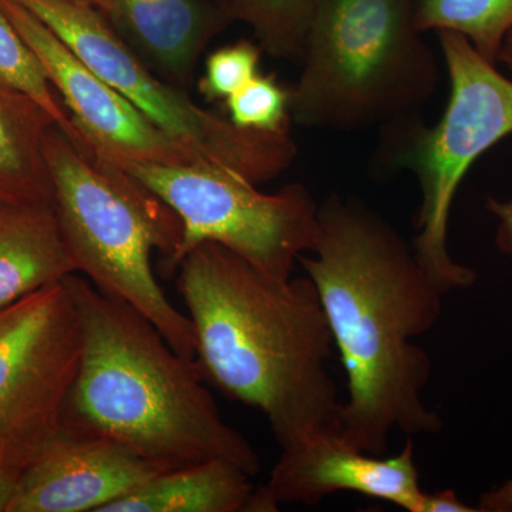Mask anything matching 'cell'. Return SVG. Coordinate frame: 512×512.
<instances>
[{"mask_svg":"<svg viewBox=\"0 0 512 512\" xmlns=\"http://www.w3.org/2000/svg\"><path fill=\"white\" fill-rule=\"evenodd\" d=\"M414 25L421 33H458L484 59L497 64L501 46L512 30V0H419Z\"/></svg>","mask_w":512,"mask_h":512,"instance_id":"cell-17","label":"cell"},{"mask_svg":"<svg viewBox=\"0 0 512 512\" xmlns=\"http://www.w3.org/2000/svg\"><path fill=\"white\" fill-rule=\"evenodd\" d=\"M298 262L348 375L340 436L382 457L394 430L412 437L443 429L423 400L430 357L412 340L434 328L444 293L414 249L362 202L332 195L319 205L315 244Z\"/></svg>","mask_w":512,"mask_h":512,"instance_id":"cell-1","label":"cell"},{"mask_svg":"<svg viewBox=\"0 0 512 512\" xmlns=\"http://www.w3.org/2000/svg\"><path fill=\"white\" fill-rule=\"evenodd\" d=\"M76 271L55 205L0 200V311Z\"/></svg>","mask_w":512,"mask_h":512,"instance_id":"cell-14","label":"cell"},{"mask_svg":"<svg viewBox=\"0 0 512 512\" xmlns=\"http://www.w3.org/2000/svg\"><path fill=\"white\" fill-rule=\"evenodd\" d=\"M261 46L239 40L207 57L198 90L208 101H225L259 74Z\"/></svg>","mask_w":512,"mask_h":512,"instance_id":"cell-21","label":"cell"},{"mask_svg":"<svg viewBox=\"0 0 512 512\" xmlns=\"http://www.w3.org/2000/svg\"><path fill=\"white\" fill-rule=\"evenodd\" d=\"M45 156L55 210L77 271L106 295L143 313L175 352L195 360L194 328L165 296L151 266L160 251L164 268L173 258L183 224L163 200L109 161L83 154L55 126Z\"/></svg>","mask_w":512,"mask_h":512,"instance_id":"cell-4","label":"cell"},{"mask_svg":"<svg viewBox=\"0 0 512 512\" xmlns=\"http://www.w3.org/2000/svg\"><path fill=\"white\" fill-rule=\"evenodd\" d=\"M228 119L247 130L281 133L291 119V90L274 76L258 74L241 90L225 100Z\"/></svg>","mask_w":512,"mask_h":512,"instance_id":"cell-20","label":"cell"},{"mask_svg":"<svg viewBox=\"0 0 512 512\" xmlns=\"http://www.w3.org/2000/svg\"><path fill=\"white\" fill-rule=\"evenodd\" d=\"M338 491L421 512L426 493L420 488L412 437L402 453L389 458L367 454L330 431L282 448L268 483L255 488L248 512L278 511L284 503L315 505Z\"/></svg>","mask_w":512,"mask_h":512,"instance_id":"cell-11","label":"cell"},{"mask_svg":"<svg viewBox=\"0 0 512 512\" xmlns=\"http://www.w3.org/2000/svg\"><path fill=\"white\" fill-rule=\"evenodd\" d=\"M177 271L204 379L261 410L281 448L339 433L335 342L311 279L276 278L217 242L192 249Z\"/></svg>","mask_w":512,"mask_h":512,"instance_id":"cell-2","label":"cell"},{"mask_svg":"<svg viewBox=\"0 0 512 512\" xmlns=\"http://www.w3.org/2000/svg\"><path fill=\"white\" fill-rule=\"evenodd\" d=\"M101 13L168 83L185 87L228 18L208 0H101Z\"/></svg>","mask_w":512,"mask_h":512,"instance_id":"cell-13","label":"cell"},{"mask_svg":"<svg viewBox=\"0 0 512 512\" xmlns=\"http://www.w3.org/2000/svg\"><path fill=\"white\" fill-rule=\"evenodd\" d=\"M450 79V99L433 127L417 123L404 131L397 167L409 168L421 191L414 254L443 293L476 282L473 269L448 251V222L461 181L498 141L512 134V82L466 37L437 32Z\"/></svg>","mask_w":512,"mask_h":512,"instance_id":"cell-6","label":"cell"},{"mask_svg":"<svg viewBox=\"0 0 512 512\" xmlns=\"http://www.w3.org/2000/svg\"><path fill=\"white\" fill-rule=\"evenodd\" d=\"M104 82L154 126L183 146L200 167L249 183L274 180L291 167L298 147L288 131L247 130L201 109L180 87L160 79L99 9L73 0H18Z\"/></svg>","mask_w":512,"mask_h":512,"instance_id":"cell-7","label":"cell"},{"mask_svg":"<svg viewBox=\"0 0 512 512\" xmlns=\"http://www.w3.org/2000/svg\"><path fill=\"white\" fill-rule=\"evenodd\" d=\"M114 165L156 194L183 224L167 274L198 245L217 242L266 274L288 279L299 256L315 244L319 205L301 184L265 194L245 178L211 168Z\"/></svg>","mask_w":512,"mask_h":512,"instance_id":"cell-8","label":"cell"},{"mask_svg":"<svg viewBox=\"0 0 512 512\" xmlns=\"http://www.w3.org/2000/svg\"><path fill=\"white\" fill-rule=\"evenodd\" d=\"M164 471L117 441L60 427L20 474L8 512H101Z\"/></svg>","mask_w":512,"mask_h":512,"instance_id":"cell-12","label":"cell"},{"mask_svg":"<svg viewBox=\"0 0 512 512\" xmlns=\"http://www.w3.org/2000/svg\"><path fill=\"white\" fill-rule=\"evenodd\" d=\"M228 20L252 29L268 55L301 63L306 36L319 0H215Z\"/></svg>","mask_w":512,"mask_h":512,"instance_id":"cell-18","label":"cell"},{"mask_svg":"<svg viewBox=\"0 0 512 512\" xmlns=\"http://www.w3.org/2000/svg\"><path fill=\"white\" fill-rule=\"evenodd\" d=\"M249 474L227 460L164 471L101 512H248Z\"/></svg>","mask_w":512,"mask_h":512,"instance_id":"cell-15","label":"cell"},{"mask_svg":"<svg viewBox=\"0 0 512 512\" xmlns=\"http://www.w3.org/2000/svg\"><path fill=\"white\" fill-rule=\"evenodd\" d=\"M498 62L504 63L512 72V30L505 37L503 46H501Z\"/></svg>","mask_w":512,"mask_h":512,"instance_id":"cell-26","label":"cell"},{"mask_svg":"<svg viewBox=\"0 0 512 512\" xmlns=\"http://www.w3.org/2000/svg\"><path fill=\"white\" fill-rule=\"evenodd\" d=\"M485 208L498 220L495 244L503 254L512 258V198L503 201L495 197H487Z\"/></svg>","mask_w":512,"mask_h":512,"instance_id":"cell-22","label":"cell"},{"mask_svg":"<svg viewBox=\"0 0 512 512\" xmlns=\"http://www.w3.org/2000/svg\"><path fill=\"white\" fill-rule=\"evenodd\" d=\"M73 2L84 3V5L93 6V8L99 9L101 12V8H103V2L101 0H73Z\"/></svg>","mask_w":512,"mask_h":512,"instance_id":"cell-27","label":"cell"},{"mask_svg":"<svg viewBox=\"0 0 512 512\" xmlns=\"http://www.w3.org/2000/svg\"><path fill=\"white\" fill-rule=\"evenodd\" d=\"M57 126L28 94L0 87V200L55 205L45 138Z\"/></svg>","mask_w":512,"mask_h":512,"instance_id":"cell-16","label":"cell"},{"mask_svg":"<svg viewBox=\"0 0 512 512\" xmlns=\"http://www.w3.org/2000/svg\"><path fill=\"white\" fill-rule=\"evenodd\" d=\"M80 349L64 279L0 311V470L22 474L60 430Z\"/></svg>","mask_w":512,"mask_h":512,"instance_id":"cell-9","label":"cell"},{"mask_svg":"<svg viewBox=\"0 0 512 512\" xmlns=\"http://www.w3.org/2000/svg\"><path fill=\"white\" fill-rule=\"evenodd\" d=\"M0 87L28 94L37 103L42 104L55 119L57 127L66 134L74 146L89 156L83 137L73 126L63 104L57 99L55 89L47 79L42 64L2 8H0Z\"/></svg>","mask_w":512,"mask_h":512,"instance_id":"cell-19","label":"cell"},{"mask_svg":"<svg viewBox=\"0 0 512 512\" xmlns=\"http://www.w3.org/2000/svg\"><path fill=\"white\" fill-rule=\"evenodd\" d=\"M79 318V369L62 429L123 444L165 471L227 460L255 476L258 454L222 420L197 360L175 352L130 303L64 278Z\"/></svg>","mask_w":512,"mask_h":512,"instance_id":"cell-3","label":"cell"},{"mask_svg":"<svg viewBox=\"0 0 512 512\" xmlns=\"http://www.w3.org/2000/svg\"><path fill=\"white\" fill-rule=\"evenodd\" d=\"M413 0H319L291 89V119L353 131L406 116L439 84Z\"/></svg>","mask_w":512,"mask_h":512,"instance_id":"cell-5","label":"cell"},{"mask_svg":"<svg viewBox=\"0 0 512 512\" xmlns=\"http://www.w3.org/2000/svg\"><path fill=\"white\" fill-rule=\"evenodd\" d=\"M477 510L478 512H512V478L500 487L481 495Z\"/></svg>","mask_w":512,"mask_h":512,"instance_id":"cell-24","label":"cell"},{"mask_svg":"<svg viewBox=\"0 0 512 512\" xmlns=\"http://www.w3.org/2000/svg\"><path fill=\"white\" fill-rule=\"evenodd\" d=\"M0 8L33 50L53 89L62 97L64 110L83 137L90 158L114 164L200 167L183 146L97 76L22 3L0 0Z\"/></svg>","mask_w":512,"mask_h":512,"instance_id":"cell-10","label":"cell"},{"mask_svg":"<svg viewBox=\"0 0 512 512\" xmlns=\"http://www.w3.org/2000/svg\"><path fill=\"white\" fill-rule=\"evenodd\" d=\"M421 512H478L477 508L461 503L454 491L424 494Z\"/></svg>","mask_w":512,"mask_h":512,"instance_id":"cell-23","label":"cell"},{"mask_svg":"<svg viewBox=\"0 0 512 512\" xmlns=\"http://www.w3.org/2000/svg\"><path fill=\"white\" fill-rule=\"evenodd\" d=\"M20 474L13 471L0 470V512H8L16 487H18Z\"/></svg>","mask_w":512,"mask_h":512,"instance_id":"cell-25","label":"cell"}]
</instances>
